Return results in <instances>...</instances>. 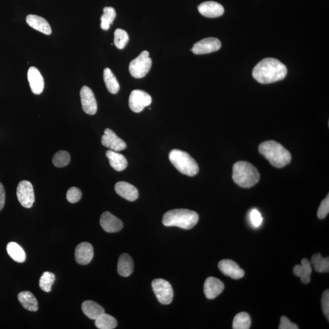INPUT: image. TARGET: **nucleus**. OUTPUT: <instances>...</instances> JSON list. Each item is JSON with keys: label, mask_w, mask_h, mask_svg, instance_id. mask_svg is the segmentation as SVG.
Instances as JSON below:
<instances>
[{"label": "nucleus", "mask_w": 329, "mask_h": 329, "mask_svg": "<svg viewBox=\"0 0 329 329\" xmlns=\"http://www.w3.org/2000/svg\"><path fill=\"white\" fill-rule=\"evenodd\" d=\"M287 74L286 66L274 58H265L254 67V78L261 84H271L285 78Z\"/></svg>", "instance_id": "1"}, {"label": "nucleus", "mask_w": 329, "mask_h": 329, "mask_svg": "<svg viewBox=\"0 0 329 329\" xmlns=\"http://www.w3.org/2000/svg\"><path fill=\"white\" fill-rule=\"evenodd\" d=\"M259 151L274 167L281 169L291 162V154L277 141L269 140L260 145Z\"/></svg>", "instance_id": "2"}, {"label": "nucleus", "mask_w": 329, "mask_h": 329, "mask_svg": "<svg viewBox=\"0 0 329 329\" xmlns=\"http://www.w3.org/2000/svg\"><path fill=\"white\" fill-rule=\"evenodd\" d=\"M199 215L189 209L172 210L164 214L162 223L167 227H176L183 230H191L197 224Z\"/></svg>", "instance_id": "3"}, {"label": "nucleus", "mask_w": 329, "mask_h": 329, "mask_svg": "<svg viewBox=\"0 0 329 329\" xmlns=\"http://www.w3.org/2000/svg\"><path fill=\"white\" fill-rule=\"evenodd\" d=\"M232 178L242 188H251L256 186L260 180V174L253 164L239 161L234 164Z\"/></svg>", "instance_id": "4"}, {"label": "nucleus", "mask_w": 329, "mask_h": 329, "mask_svg": "<svg viewBox=\"0 0 329 329\" xmlns=\"http://www.w3.org/2000/svg\"><path fill=\"white\" fill-rule=\"evenodd\" d=\"M169 159L180 173L189 176H194L199 172L197 162L185 151L173 150L170 153Z\"/></svg>", "instance_id": "5"}, {"label": "nucleus", "mask_w": 329, "mask_h": 329, "mask_svg": "<svg viewBox=\"0 0 329 329\" xmlns=\"http://www.w3.org/2000/svg\"><path fill=\"white\" fill-rule=\"evenodd\" d=\"M149 56L148 51H143L139 56L131 61L129 70L135 78H142L149 72L152 66V59Z\"/></svg>", "instance_id": "6"}, {"label": "nucleus", "mask_w": 329, "mask_h": 329, "mask_svg": "<svg viewBox=\"0 0 329 329\" xmlns=\"http://www.w3.org/2000/svg\"><path fill=\"white\" fill-rule=\"evenodd\" d=\"M153 290L158 301L164 305L170 304L173 299V290L172 285L167 280L157 279L152 282Z\"/></svg>", "instance_id": "7"}, {"label": "nucleus", "mask_w": 329, "mask_h": 329, "mask_svg": "<svg viewBox=\"0 0 329 329\" xmlns=\"http://www.w3.org/2000/svg\"><path fill=\"white\" fill-rule=\"evenodd\" d=\"M17 196L23 207L27 209L33 207L35 196L32 183L28 180H22L19 183L17 189Z\"/></svg>", "instance_id": "8"}, {"label": "nucleus", "mask_w": 329, "mask_h": 329, "mask_svg": "<svg viewBox=\"0 0 329 329\" xmlns=\"http://www.w3.org/2000/svg\"><path fill=\"white\" fill-rule=\"evenodd\" d=\"M152 102L151 96L147 92L140 90H134L131 93L129 105L132 111L139 113L145 108L150 106Z\"/></svg>", "instance_id": "9"}, {"label": "nucleus", "mask_w": 329, "mask_h": 329, "mask_svg": "<svg viewBox=\"0 0 329 329\" xmlns=\"http://www.w3.org/2000/svg\"><path fill=\"white\" fill-rule=\"evenodd\" d=\"M220 40L215 37H208L196 43L191 49L195 54H205L215 52L220 49Z\"/></svg>", "instance_id": "10"}, {"label": "nucleus", "mask_w": 329, "mask_h": 329, "mask_svg": "<svg viewBox=\"0 0 329 329\" xmlns=\"http://www.w3.org/2000/svg\"><path fill=\"white\" fill-rule=\"evenodd\" d=\"M83 111L89 115H95L97 112V102L94 93L88 86H83L80 92Z\"/></svg>", "instance_id": "11"}, {"label": "nucleus", "mask_w": 329, "mask_h": 329, "mask_svg": "<svg viewBox=\"0 0 329 329\" xmlns=\"http://www.w3.org/2000/svg\"><path fill=\"white\" fill-rule=\"evenodd\" d=\"M103 146L109 148L112 151H121L127 148V143L119 138L114 131L110 129H106L105 134L101 138Z\"/></svg>", "instance_id": "12"}, {"label": "nucleus", "mask_w": 329, "mask_h": 329, "mask_svg": "<svg viewBox=\"0 0 329 329\" xmlns=\"http://www.w3.org/2000/svg\"><path fill=\"white\" fill-rule=\"evenodd\" d=\"M219 270L224 275L234 279H240L244 276V272L234 261L225 259L220 261L218 263Z\"/></svg>", "instance_id": "13"}, {"label": "nucleus", "mask_w": 329, "mask_h": 329, "mask_svg": "<svg viewBox=\"0 0 329 329\" xmlns=\"http://www.w3.org/2000/svg\"><path fill=\"white\" fill-rule=\"evenodd\" d=\"M100 225L103 230L108 233H114V232L120 231L124 227L120 219L109 212H106L102 214L100 218Z\"/></svg>", "instance_id": "14"}, {"label": "nucleus", "mask_w": 329, "mask_h": 329, "mask_svg": "<svg viewBox=\"0 0 329 329\" xmlns=\"http://www.w3.org/2000/svg\"><path fill=\"white\" fill-rule=\"evenodd\" d=\"M94 256L93 248L91 244L83 242L77 245L75 249V260L81 265H86L91 262Z\"/></svg>", "instance_id": "15"}, {"label": "nucleus", "mask_w": 329, "mask_h": 329, "mask_svg": "<svg viewBox=\"0 0 329 329\" xmlns=\"http://www.w3.org/2000/svg\"><path fill=\"white\" fill-rule=\"evenodd\" d=\"M224 289V283L220 280L214 277H208L204 285V294L209 299L217 298Z\"/></svg>", "instance_id": "16"}, {"label": "nucleus", "mask_w": 329, "mask_h": 329, "mask_svg": "<svg viewBox=\"0 0 329 329\" xmlns=\"http://www.w3.org/2000/svg\"><path fill=\"white\" fill-rule=\"evenodd\" d=\"M28 79L31 91L35 95H40L44 89V80L39 71L34 67H31L28 72Z\"/></svg>", "instance_id": "17"}, {"label": "nucleus", "mask_w": 329, "mask_h": 329, "mask_svg": "<svg viewBox=\"0 0 329 329\" xmlns=\"http://www.w3.org/2000/svg\"><path fill=\"white\" fill-rule=\"evenodd\" d=\"M200 14L208 18L220 17L224 14L223 6L215 2H206L198 6Z\"/></svg>", "instance_id": "18"}, {"label": "nucleus", "mask_w": 329, "mask_h": 329, "mask_svg": "<svg viewBox=\"0 0 329 329\" xmlns=\"http://www.w3.org/2000/svg\"><path fill=\"white\" fill-rule=\"evenodd\" d=\"M116 193L121 197L130 201H134L138 197V192L134 186L127 182H119L115 186Z\"/></svg>", "instance_id": "19"}, {"label": "nucleus", "mask_w": 329, "mask_h": 329, "mask_svg": "<svg viewBox=\"0 0 329 329\" xmlns=\"http://www.w3.org/2000/svg\"><path fill=\"white\" fill-rule=\"evenodd\" d=\"M26 21L30 27L42 33L50 35L52 33L50 24L45 18L40 16L29 15L26 18Z\"/></svg>", "instance_id": "20"}, {"label": "nucleus", "mask_w": 329, "mask_h": 329, "mask_svg": "<svg viewBox=\"0 0 329 329\" xmlns=\"http://www.w3.org/2000/svg\"><path fill=\"white\" fill-rule=\"evenodd\" d=\"M293 273L301 278L303 283L307 284L311 280L312 268L311 262L307 259H303L301 264H297L294 267Z\"/></svg>", "instance_id": "21"}, {"label": "nucleus", "mask_w": 329, "mask_h": 329, "mask_svg": "<svg viewBox=\"0 0 329 329\" xmlns=\"http://www.w3.org/2000/svg\"><path fill=\"white\" fill-rule=\"evenodd\" d=\"M106 156L108 158L110 164L115 170L122 172L127 169L128 161L124 155L117 151L109 150L106 152Z\"/></svg>", "instance_id": "22"}, {"label": "nucleus", "mask_w": 329, "mask_h": 329, "mask_svg": "<svg viewBox=\"0 0 329 329\" xmlns=\"http://www.w3.org/2000/svg\"><path fill=\"white\" fill-rule=\"evenodd\" d=\"M82 311L89 318L96 320L105 311L101 305L92 301H86L83 303Z\"/></svg>", "instance_id": "23"}, {"label": "nucleus", "mask_w": 329, "mask_h": 329, "mask_svg": "<svg viewBox=\"0 0 329 329\" xmlns=\"http://www.w3.org/2000/svg\"><path fill=\"white\" fill-rule=\"evenodd\" d=\"M118 273L122 277H128L133 272L134 262L127 254H122L119 258L117 267Z\"/></svg>", "instance_id": "24"}, {"label": "nucleus", "mask_w": 329, "mask_h": 329, "mask_svg": "<svg viewBox=\"0 0 329 329\" xmlns=\"http://www.w3.org/2000/svg\"><path fill=\"white\" fill-rule=\"evenodd\" d=\"M18 299L26 310L30 312H36L38 310V302L36 298L30 292H22L18 295Z\"/></svg>", "instance_id": "25"}, {"label": "nucleus", "mask_w": 329, "mask_h": 329, "mask_svg": "<svg viewBox=\"0 0 329 329\" xmlns=\"http://www.w3.org/2000/svg\"><path fill=\"white\" fill-rule=\"evenodd\" d=\"M8 254L9 256L11 257V259L14 260L15 262L18 263H24L26 260V253L23 248L15 242H10L6 247Z\"/></svg>", "instance_id": "26"}, {"label": "nucleus", "mask_w": 329, "mask_h": 329, "mask_svg": "<svg viewBox=\"0 0 329 329\" xmlns=\"http://www.w3.org/2000/svg\"><path fill=\"white\" fill-rule=\"evenodd\" d=\"M103 77H104L105 83L108 91L112 94H117L120 90V85H119L114 73L109 68H106L105 69Z\"/></svg>", "instance_id": "27"}, {"label": "nucleus", "mask_w": 329, "mask_h": 329, "mask_svg": "<svg viewBox=\"0 0 329 329\" xmlns=\"http://www.w3.org/2000/svg\"><path fill=\"white\" fill-rule=\"evenodd\" d=\"M312 263L316 272L328 273L329 272L328 257H323L320 254H316L312 257Z\"/></svg>", "instance_id": "28"}, {"label": "nucleus", "mask_w": 329, "mask_h": 329, "mask_svg": "<svg viewBox=\"0 0 329 329\" xmlns=\"http://www.w3.org/2000/svg\"><path fill=\"white\" fill-rule=\"evenodd\" d=\"M96 327L99 329H113L117 327V320L112 316L103 314L95 320Z\"/></svg>", "instance_id": "29"}, {"label": "nucleus", "mask_w": 329, "mask_h": 329, "mask_svg": "<svg viewBox=\"0 0 329 329\" xmlns=\"http://www.w3.org/2000/svg\"><path fill=\"white\" fill-rule=\"evenodd\" d=\"M116 17V12L112 7H105L103 9V15L101 17V28L102 30L108 31L110 26L113 24V22Z\"/></svg>", "instance_id": "30"}, {"label": "nucleus", "mask_w": 329, "mask_h": 329, "mask_svg": "<svg viewBox=\"0 0 329 329\" xmlns=\"http://www.w3.org/2000/svg\"><path fill=\"white\" fill-rule=\"evenodd\" d=\"M251 324L249 314L246 312H241L235 316L232 328L234 329H249Z\"/></svg>", "instance_id": "31"}, {"label": "nucleus", "mask_w": 329, "mask_h": 329, "mask_svg": "<svg viewBox=\"0 0 329 329\" xmlns=\"http://www.w3.org/2000/svg\"><path fill=\"white\" fill-rule=\"evenodd\" d=\"M56 276L52 273L45 272L40 277L39 286L44 292L49 293L51 291V287L54 284Z\"/></svg>", "instance_id": "32"}, {"label": "nucleus", "mask_w": 329, "mask_h": 329, "mask_svg": "<svg viewBox=\"0 0 329 329\" xmlns=\"http://www.w3.org/2000/svg\"><path fill=\"white\" fill-rule=\"evenodd\" d=\"M129 37L127 32L121 30V29H117L114 33V44L118 49H124L127 46L128 43Z\"/></svg>", "instance_id": "33"}, {"label": "nucleus", "mask_w": 329, "mask_h": 329, "mask_svg": "<svg viewBox=\"0 0 329 329\" xmlns=\"http://www.w3.org/2000/svg\"><path fill=\"white\" fill-rule=\"evenodd\" d=\"M70 162V155L66 151H58L53 158L54 166L58 168L66 167Z\"/></svg>", "instance_id": "34"}, {"label": "nucleus", "mask_w": 329, "mask_h": 329, "mask_svg": "<svg viewBox=\"0 0 329 329\" xmlns=\"http://www.w3.org/2000/svg\"><path fill=\"white\" fill-rule=\"evenodd\" d=\"M82 197L81 191L77 187H72L67 193V199L70 203L78 202Z\"/></svg>", "instance_id": "35"}, {"label": "nucleus", "mask_w": 329, "mask_h": 329, "mask_svg": "<svg viewBox=\"0 0 329 329\" xmlns=\"http://www.w3.org/2000/svg\"><path fill=\"white\" fill-rule=\"evenodd\" d=\"M250 219L251 224L255 228H259L262 224L263 218L260 212L256 209H254L250 212Z\"/></svg>", "instance_id": "36"}, {"label": "nucleus", "mask_w": 329, "mask_h": 329, "mask_svg": "<svg viewBox=\"0 0 329 329\" xmlns=\"http://www.w3.org/2000/svg\"><path fill=\"white\" fill-rule=\"evenodd\" d=\"M329 212V195H327L326 197L321 203L320 206L318 211V217L319 219H324L328 214Z\"/></svg>", "instance_id": "37"}, {"label": "nucleus", "mask_w": 329, "mask_h": 329, "mask_svg": "<svg viewBox=\"0 0 329 329\" xmlns=\"http://www.w3.org/2000/svg\"><path fill=\"white\" fill-rule=\"evenodd\" d=\"M321 305L322 311L325 318L329 319V291L328 290L325 291L322 294L321 298Z\"/></svg>", "instance_id": "38"}, {"label": "nucleus", "mask_w": 329, "mask_h": 329, "mask_svg": "<svg viewBox=\"0 0 329 329\" xmlns=\"http://www.w3.org/2000/svg\"><path fill=\"white\" fill-rule=\"evenodd\" d=\"M279 329H298L299 327L296 324L293 323L290 321L288 318L283 316L280 318V322L279 324Z\"/></svg>", "instance_id": "39"}, {"label": "nucleus", "mask_w": 329, "mask_h": 329, "mask_svg": "<svg viewBox=\"0 0 329 329\" xmlns=\"http://www.w3.org/2000/svg\"><path fill=\"white\" fill-rule=\"evenodd\" d=\"M6 201V193L4 187L0 183V211L4 208Z\"/></svg>", "instance_id": "40"}]
</instances>
